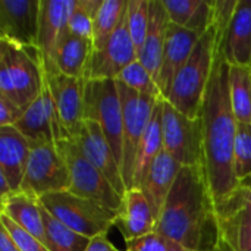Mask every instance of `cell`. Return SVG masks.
Instances as JSON below:
<instances>
[{"label":"cell","mask_w":251,"mask_h":251,"mask_svg":"<svg viewBox=\"0 0 251 251\" xmlns=\"http://www.w3.org/2000/svg\"><path fill=\"white\" fill-rule=\"evenodd\" d=\"M215 59L201 104L200 119L203 126L204 171L216 204L229 196L240 182L234 174V144L238 122L232 110L229 63L224 51V40L228 28L219 25H215Z\"/></svg>","instance_id":"1"},{"label":"cell","mask_w":251,"mask_h":251,"mask_svg":"<svg viewBox=\"0 0 251 251\" xmlns=\"http://www.w3.org/2000/svg\"><path fill=\"white\" fill-rule=\"evenodd\" d=\"M156 234L193 251L219 247V219L204 165L182 166L157 219Z\"/></svg>","instance_id":"2"},{"label":"cell","mask_w":251,"mask_h":251,"mask_svg":"<svg viewBox=\"0 0 251 251\" xmlns=\"http://www.w3.org/2000/svg\"><path fill=\"white\" fill-rule=\"evenodd\" d=\"M46 75L38 49L0 38V97L26 107L41 94Z\"/></svg>","instance_id":"3"},{"label":"cell","mask_w":251,"mask_h":251,"mask_svg":"<svg viewBox=\"0 0 251 251\" xmlns=\"http://www.w3.org/2000/svg\"><path fill=\"white\" fill-rule=\"evenodd\" d=\"M216 44V28H210L197 41L190 59L176 75L172 88L165 99L176 110L191 119L200 118L207 82L212 74Z\"/></svg>","instance_id":"4"},{"label":"cell","mask_w":251,"mask_h":251,"mask_svg":"<svg viewBox=\"0 0 251 251\" xmlns=\"http://www.w3.org/2000/svg\"><path fill=\"white\" fill-rule=\"evenodd\" d=\"M38 201L59 222L88 238L107 234L115 226L118 215V212L71 191L46 194Z\"/></svg>","instance_id":"5"},{"label":"cell","mask_w":251,"mask_h":251,"mask_svg":"<svg viewBox=\"0 0 251 251\" xmlns=\"http://www.w3.org/2000/svg\"><path fill=\"white\" fill-rule=\"evenodd\" d=\"M118 91L122 101V116H124V135H122V162L121 172L126 187V191L132 188L134 182V168L137 160V153L143 140V135L149 126L153 112L160 99L140 94L125 84L116 79Z\"/></svg>","instance_id":"6"},{"label":"cell","mask_w":251,"mask_h":251,"mask_svg":"<svg viewBox=\"0 0 251 251\" xmlns=\"http://www.w3.org/2000/svg\"><path fill=\"white\" fill-rule=\"evenodd\" d=\"M84 119L94 121L100 125L121 166L124 116L116 79H87Z\"/></svg>","instance_id":"7"},{"label":"cell","mask_w":251,"mask_h":251,"mask_svg":"<svg viewBox=\"0 0 251 251\" xmlns=\"http://www.w3.org/2000/svg\"><path fill=\"white\" fill-rule=\"evenodd\" d=\"M56 147L69 171V191L118 212L124 197L113 188L106 176L85 159L79 147L72 140H62Z\"/></svg>","instance_id":"8"},{"label":"cell","mask_w":251,"mask_h":251,"mask_svg":"<svg viewBox=\"0 0 251 251\" xmlns=\"http://www.w3.org/2000/svg\"><path fill=\"white\" fill-rule=\"evenodd\" d=\"M162 134L165 150L182 166L204 165L201 119H191L162 99Z\"/></svg>","instance_id":"9"},{"label":"cell","mask_w":251,"mask_h":251,"mask_svg":"<svg viewBox=\"0 0 251 251\" xmlns=\"http://www.w3.org/2000/svg\"><path fill=\"white\" fill-rule=\"evenodd\" d=\"M29 157L21 191L40 200L46 194L69 191L71 176L56 144H29Z\"/></svg>","instance_id":"10"},{"label":"cell","mask_w":251,"mask_h":251,"mask_svg":"<svg viewBox=\"0 0 251 251\" xmlns=\"http://www.w3.org/2000/svg\"><path fill=\"white\" fill-rule=\"evenodd\" d=\"M15 128L29 141V144H57L62 140H71L63 126L47 82L41 94L26 107Z\"/></svg>","instance_id":"11"},{"label":"cell","mask_w":251,"mask_h":251,"mask_svg":"<svg viewBox=\"0 0 251 251\" xmlns=\"http://www.w3.org/2000/svg\"><path fill=\"white\" fill-rule=\"evenodd\" d=\"M76 0H41L40 3V29L38 51L44 74L57 72L56 53L68 35V21Z\"/></svg>","instance_id":"12"},{"label":"cell","mask_w":251,"mask_h":251,"mask_svg":"<svg viewBox=\"0 0 251 251\" xmlns=\"http://www.w3.org/2000/svg\"><path fill=\"white\" fill-rule=\"evenodd\" d=\"M71 140L79 147L85 159L93 166H96L113 185V188L124 197L126 187L122 178L121 166L100 125L94 121L84 119L79 129L72 135Z\"/></svg>","instance_id":"13"},{"label":"cell","mask_w":251,"mask_h":251,"mask_svg":"<svg viewBox=\"0 0 251 251\" xmlns=\"http://www.w3.org/2000/svg\"><path fill=\"white\" fill-rule=\"evenodd\" d=\"M41 0H0V38L38 49Z\"/></svg>","instance_id":"14"},{"label":"cell","mask_w":251,"mask_h":251,"mask_svg":"<svg viewBox=\"0 0 251 251\" xmlns=\"http://www.w3.org/2000/svg\"><path fill=\"white\" fill-rule=\"evenodd\" d=\"M137 59L138 53L128 31L125 10L119 26L107 44L101 50H93L87 79H118L121 72Z\"/></svg>","instance_id":"15"},{"label":"cell","mask_w":251,"mask_h":251,"mask_svg":"<svg viewBox=\"0 0 251 251\" xmlns=\"http://www.w3.org/2000/svg\"><path fill=\"white\" fill-rule=\"evenodd\" d=\"M44 75L57 115L72 138L84 121V96L87 79L68 76L60 71Z\"/></svg>","instance_id":"16"},{"label":"cell","mask_w":251,"mask_h":251,"mask_svg":"<svg viewBox=\"0 0 251 251\" xmlns=\"http://www.w3.org/2000/svg\"><path fill=\"white\" fill-rule=\"evenodd\" d=\"M199 40L200 35L194 31L178 26L172 22L169 24L165 50L162 56V65L157 76V87L163 99L168 97L176 75L190 59Z\"/></svg>","instance_id":"17"},{"label":"cell","mask_w":251,"mask_h":251,"mask_svg":"<svg viewBox=\"0 0 251 251\" xmlns=\"http://www.w3.org/2000/svg\"><path fill=\"white\" fill-rule=\"evenodd\" d=\"M115 226L124 237L125 244L156 232L157 219L140 188H131L124 194Z\"/></svg>","instance_id":"18"},{"label":"cell","mask_w":251,"mask_h":251,"mask_svg":"<svg viewBox=\"0 0 251 251\" xmlns=\"http://www.w3.org/2000/svg\"><path fill=\"white\" fill-rule=\"evenodd\" d=\"M182 165L178 163L165 149L157 154L154 162L151 163L140 190L146 196L147 201L150 203L156 219H159L165 201L176 181V176Z\"/></svg>","instance_id":"19"},{"label":"cell","mask_w":251,"mask_h":251,"mask_svg":"<svg viewBox=\"0 0 251 251\" xmlns=\"http://www.w3.org/2000/svg\"><path fill=\"white\" fill-rule=\"evenodd\" d=\"M29 150V141L15 126H0V174L15 193L21 191Z\"/></svg>","instance_id":"20"},{"label":"cell","mask_w":251,"mask_h":251,"mask_svg":"<svg viewBox=\"0 0 251 251\" xmlns=\"http://www.w3.org/2000/svg\"><path fill=\"white\" fill-rule=\"evenodd\" d=\"M169 15L162 0H150L149 7V28L144 46L138 56V60L146 66V69L151 74L154 81L157 82L162 56L165 50L166 35L169 29Z\"/></svg>","instance_id":"21"},{"label":"cell","mask_w":251,"mask_h":251,"mask_svg":"<svg viewBox=\"0 0 251 251\" xmlns=\"http://www.w3.org/2000/svg\"><path fill=\"white\" fill-rule=\"evenodd\" d=\"M224 51L229 65L251 66V0H240L228 26Z\"/></svg>","instance_id":"22"},{"label":"cell","mask_w":251,"mask_h":251,"mask_svg":"<svg viewBox=\"0 0 251 251\" xmlns=\"http://www.w3.org/2000/svg\"><path fill=\"white\" fill-rule=\"evenodd\" d=\"M0 204H1L0 215L7 216L10 221H13L16 225L32 234L46 246L41 204L37 199L22 191H18L4 200H0Z\"/></svg>","instance_id":"23"},{"label":"cell","mask_w":251,"mask_h":251,"mask_svg":"<svg viewBox=\"0 0 251 251\" xmlns=\"http://www.w3.org/2000/svg\"><path fill=\"white\" fill-rule=\"evenodd\" d=\"M93 50V40L76 37L68 32L57 49L56 66L68 76L87 79Z\"/></svg>","instance_id":"24"},{"label":"cell","mask_w":251,"mask_h":251,"mask_svg":"<svg viewBox=\"0 0 251 251\" xmlns=\"http://www.w3.org/2000/svg\"><path fill=\"white\" fill-rule=\"evenodd\" d=\"M163 149L165 147H163V134H162V99H160L149 122V126L143 135V140L137 153L132 188H140L151 163L154 162V159Z\"/></svg>","instance_id":"25"},{"label":"cell","mask_w":251,"mask_h":251,"mask_svg":"<svg viewBox=\"0 0 251 251\" xmlns=\"http://www.w3.org/2000/svg\"><path fill=\"white\" fill-rule=\"evenodd\" d=\"M41 216L44 225V235H46V247L49 251H85L91 238L84 237L56 218H53L43 206H41Z\"/></svg>","instance_id":"26"},{"label":"cell","mask_w":251,"mask_h":251,"mask_svg":"<svg viewBox=\"0 0 251 251\" xmlns=\"http://www.w3.org/2000/svg\"><path fill=\"white\" fill-rule=\"evenodd\" d=\"M229 96L237 122L251 124V66L229 65Z\"/></svg>","instance_id":"27"},{"label":"cell","mask_w":251,"mask_h":251,"mask_svg":"<svg viewBox=\"0 0 251 251\" xmlns=\"http://www.w3.org/2000/svg\"><path fill=\"white\" fill-rule=\"evenodd\" d=\"M128 6V0H103L94 21L93 31V49L94 51L101 50L116 28L119 26L125 10Z\"/></svg>","instance_id":"28"},{"label":"cell","mask_w":251,"mask_h":251,"mask_svg":"<svg viewBox=\"0 0 251 251\" xmlns=\"http://www.w3.org/2000/svg\"><path fill=\"white\" fill-rule=\"evenodd\" d=\"M219 234L225 251H251V215L237 213L219 219Z\"/></svg>","instance_id":"29"},{"label":"cell","mask_w":251,"mask_h":251,"mask_svg":"<svg viewBox=\"0 0 251 251\" xmlns=\"http://www.w3.org/2000/svg\"><path fill=\"white\" fill-rule=\"evenodd\" d=\"M103 0H76L68 21V31L72 35L93 40L96 15Z\"/></svg>","instance_id":"30"},{"label":"cell","mask_w":251,"mask_h":251,"mask_svg":"<svg viewBox=\"0 0 251 251\" xmlns=\"http://www.w3.org/2000/svg\"><path fill=\"white\" fill-rule=\"evenodd\" d=\"M118 81L125 84L128 88L156 99H163L160 94V90L157 87V82L151 76V74L146 69V66L137 59L132 63H129L118 76Z\"/></svg>","instance_id":"31"},{"label":"cell","mask_w":251,"mask_h":251,"mask_svg":"<svg viewBox=\"0 0 251 251\" xmlns=\"http://www.w3.org/2000/svg\"><path fill=\"white\" fill-rule=\"evenodd\" d=\"M149 7H150V0H128V6H126V25L138 56L141 53L147 35Z\"/></svg>","instance_id":"32"},{"label":"cell","mask_w":251,"mask_h":251,"mask_svg":"<svg viewBox=\"0 0 251 251\" xmlns=\"http://www.w3.org/2000/svg\"><path fill=\"white\" fill-rule=\"evenodd\" d=\"M234 174L238 182L251 175V124H237L234 144Z\"/></svg>","instance_id":"33"},{"label":"cell","mask_w":251,"mask_h":251,"mask_svg":"<svg viewBox=\"0 0 251 251\" xmlns=\"http://www.w3.org/2000/svg\"><path fill=\"white\" fill-rule=\"evenodd\" d=\"M215 206L218 219L228 218L237 213L251 215V190L238 185L229 196H226L222 201L216 203Z\"/></svg>","instance_id":"34"},{"label":"cell","mask_w":251,"mask_h":251,"mask_svg":"<svg viewBox=\"0 0 251 251\" xmlns=\"http://www.w3.org/2000/svg\"><path fill=\"white\" fill-rule=\"evenodd\" d=\"M0 226L7 231V234L21 251H49V249L38 238H35L32 234L16 225L4 215H0Z\"/></svg>","instance_id":"35"},{"label":"cell","mask_w":251,"mask_h":251,"mask_svg":"<svg viewBox=\"0 0 251 251\" xmlns=\"http://www.w3.org/2000/svg\"><path fill=\"white\" fill-rule=\"evenodd\" d=\"M125 251H193L190 249H185L184 246L178 244L176 241L163 237L160 234H150L147 237L134 240L126 243V250Z\"/></svg>","instance_id":"36"},{"label":"cell","mask_w":251,"mask_h":251,"mask_svg":"<svg viewBox=\"0 0 251 251\" xmlns=\"http://www.w3.org/2000/svg\"><path fill=\"white\" fill-rule=\"evenodd\" d=\"M162 1L168 10L169 21L187 29L197 9L201 4V0H162Z\"/></svg>","instance_id":"37"},{"label":"cell","mask_w":251,"mask_h":251,"mask_svg":"<svg viewBox=\"0 0 251 251\" xmlns=\"http://www.w3.org/2000/svg\"><path fill=\"white\" fill-rule=\"evenodd\" d=\"M24 109L10 100L0 97V126H15L24 115Z\"/></svg>","instance_id":"38"},{"label":"cell","mask_w":251,"mask_h":251,"mask_svg":"<svg viewBox=\"0 0 251 251\" xmlns=\"http://www.w3.org/2000/svg\"><path fill=\"white\" fill-rule=\"evenodd\" d=\"M85 251H121V250H118V249L110 243V240L107 238V235H106V234H103V235H99V237L91 238V241H90V244H88V247H87V250Z\"/></svg>","instance_id":"39"},{"label":"cell","mask_w":251,"mask_h":251,"mask_svg":"<svg viewBox=\"0 0 251 251\" xmlns=\"http://www.w3.org/2000/svg\"><path fill=\"white\" fill-rule=\"evenodd\" d=\"M0 251H21L10 238V235L7 234V231L1 226H0Z\"/></svg>","instance_id":"40"},{"label":"cell","mask_w":251,"mask_h":251,"mask_svg":"<svg viewBox=\"0 0 251 251\" xmlns=\"http://www.w3.org/2000/svg\"><path fill=\"white\" fill-rule=\"evenodd\" d=\"M240 185H241V187H244V188H250L251 190V175H249L246 179H243V181L240 182Z\"/></svg>","instance_id":"41"},{"label":"cell","mask_w":251,"mask_h":251,"mask_svg":"<svg viewBox=\"0 0 251 251\" xmlns=\"http://www.w3.org/2000/svg\"><path fill=\"white\" fill-rule=\"evenodd\" d=\"M213 251H225V250H224V249H222V247H221V244H219V247H218V249H216V250H213Z\"/></svg>","instance_id":"42"}]
</instances>
